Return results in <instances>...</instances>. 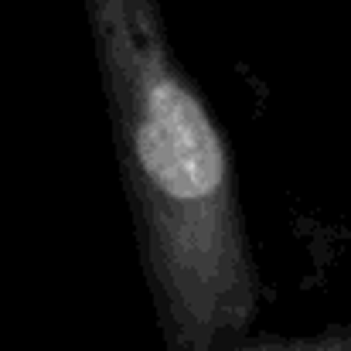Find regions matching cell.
Segmentation results:
<instances>
[{"label": "cell", "instance_id": "1", "mask_svg": "<svg viewBox=\"0 0 351 351\" xmlns=\"http://www.w3.org/2000/svg\"><path fill=\"white\" fill-rule=\"evenodd\" d=\"M126 164L160 256L178 351H212L249 314L226 143L164 55L147 0H93Z\"/></svg>", "mask_w": 351, "mask_h": 351}]
</instances>
